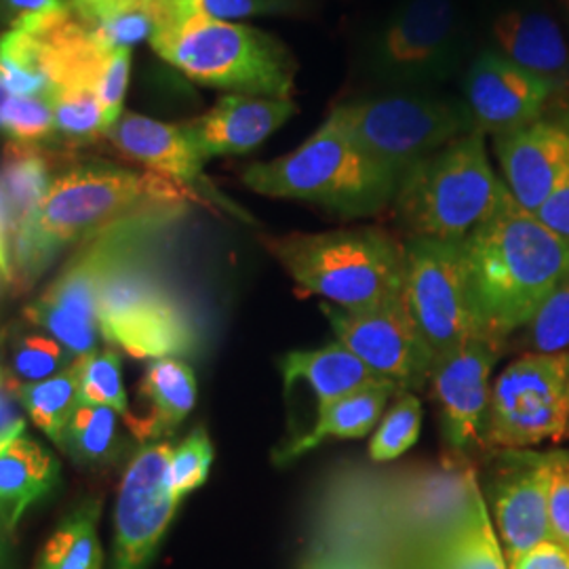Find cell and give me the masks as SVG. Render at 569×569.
<instances>
[{"label": "cell", "instance_id": "1", "mask_svg": "<svg viewBox=\"0 0 569 569\" xmlns=\"http://www.w3.org/2000/svg\"><path fill=\"white\" fill-rule=\"evenodd\" d=\"M197 201L180 183L152 171H131L106 161L70 164L53 178L32 220L11 239L13 287L28 291L72 243L138 211Z\"/></svg>", "mask_w": 569, "mask_h": 569}, {"label": "cell", "instance_id": "2", "mask_svg": "<svg viewBox=\"0 0 569 569\" xmlns=\"http://www.w3.org/2000/svg\"><path fill=\"white\" fill-rule=\"evenodd\" d=\"M465 243L481 323L502 345L526 329L569 272V241L507 194Z\"/></svg>", "mask_w": 569, "mask_h": 569}, {"label": "cell", "instance_id": "3", "mask_svg": "<svg viewBox=\"0 0 569 569\" xmlns=\"http://www.w3.org/2000/svg\"><path fill=\"white\" fill-rule=\"evenodd\" d=\"M266 249L306 296L366 310L406 300V243L382 228L266 237Z\"/></svg>", "mask_w": 569, "mask_h": 569}, {"label": "cell", "instance_id": "4", "mask_svg": "<svg viewBox=\"0 0 569 569\" xmlns=\"http://www.w3.org/2000/svg\"><path fill=\"white\" fill-rule=\"evenodd\" d=\"M186 204H161L122 218L82 241L41 296L23 310L28 323L47 331L74 359L98 350V298L103 281L122 264L154 251Z\"/></svg>", "mask_w": 569, "mask_h": 569}, {"label": "cell", "instance_id": "5", "mask_svg": "<svg viewBox=\"0 0 569 569\" xmlns=\"http://www.w3.org/2000/svg\"><path fill=\"white\" fill-rule=\"evenodd\" d=\"M241 182L272 199L319 204L342 218H369L395 201L401 178L367 157L327 117L293 152L249 164Z\"/></svg>", "mask_w": 569, "mask_h": 569}, {"label": "cell", "instance_id": "6", "mask_svg": "<svg viewBox=\"0 0 569 569\" xmlns=\"http://www.w3.org/2000/svg\"><path fill=\"white\" fill-rule=\"evenodd\" d=\"M159 58L197 84L260 98L291 100L298 61L291 49L264 30L188 16L154 30Z\"/></svg>", "mask_w": 569, "mask_h": 569}, {"label": "cell", "instance_id": "7", "mask_svg": "<svg viewBox=\"0 0 569 569\" xmlns=\"http://www.w3.org/2000/svg\"><path fill=\"white\" fill-rule=\"evenodd\" d=\"M486 138L472 131L407 169L392 204L409 239L465 241L509 194Z\"/></svg>", "mask_w": 569, "mask_h": 569}, {"label": "cell", "instance_id": "8", "mask_svg": "<svg viewBox=\"0 0 569 569\" xmlns=\"http://www.w3.org/2000/svg\"><path fill=\"white\" fill-rule=\"evenodd\" d=\"M329 119L367 157L403 178L409 167L449 142L479 131L465 102L443 100L430 91H397L338 103Z\"/></svg>", "mask_w": 569, "mask_h": 569}, {"label": "cell", "instance_id": "9", "mask_svg": "<svg viewBox=\"0 0 569 569\" xmlns=\"http://www.w3.org/2000/svg\"><path fill=\"white\" fill-rule=\"evenodd\" d=\"M462 49L458 0H401L367 44L366 68L382 89L430 91L456 72Z\"/></svg>", "mask_w": 569, "mask_h": 569}, {"label": "cell", "instance_id": "10", "mask_svg": "<svg viewBox=\"0 0 569 569\" xmlns=\"http://www.w3.org/2000/svg\"><path fill=\"white\" fill-rule=\"evenodd\" d=\"M150 256L117 268L100 289L98 321L103 340L136 359L186 357L199 331L182 300L150 264Z\"/></svg>", "mask_w": 569, "mask_h": 569}, {"label": "cell", "instance_id": "11", "mask_svg": "<svg viewBox=\"0 0 569 569\" xmlns=\"http://www.w3.org/2000/svg\"><path fill=\"white\" fill-rule=\"evenodd\" d=\"M569 350L528 352L491 385L483 446L529 449L568 439Z\"/></svg>", "mask_w": 569, "mask_h": 569}, {"label": "cell", "instance_id": "12", "mask_svg": "<svg viewBox=\"0 0 569 569\" xmlns=\"http://www.w3.org/2000/svg\"><path fill=\"white\" fill-rule=\"evenodd\" d=\"M406 305L435 359L470 338L488 336L470 289L462 241L407 239Z\"/></svg>", "mask_w": 569, "mask_h": 569}, {"label": "cell", "instance_id": "13", "mask_svg": "<svg viewBox=\"0 0 569 569\" xmlns=\"http://www.w3.org/2000/svg\"><path fill=\"white\" fill-rule=\"evenodd\" d=\"M321 312L336 333V342L401 392L430 385L437 359L411 319L406 300L366 310L323 305Z\"/></svg>", "mask_w": 569, "mask_h": 569}, {"label": "cell", "instance_id": "14", "mask_svg": "<svg viewBox=\"0 0 569 569\" xmlns=\"http://www.w3.org/2000/svg\"><path fill=\"white\" fill-rule=\"evenodd\" d=\"M171 451L167 441H152L131 456L114 509L110 569H148L171 526L180 507L169 481Z\"/></svg>", "mask_w": 569, "mask_h": 569}, {"label": "cell", "instance_id": "15", "mask_svg": "<svg viewBox=\"0 0 569 569\" xmlns=\"http://www.w3.org/2000/svg\"><path fill=\"white\" fill-rule=\"evenodd\" d=\"M475 468L465 456L409 470L390 491V531L403 552L422 550L453 528L467 512L475 489Z\"/></svg>", "mask_w": 569, "mask_h": 569}, {"label": "cell", "instance_id": "16", "mask_svg": "<svg viewBox=\"0 0 569 569\" xmlns=\"http://www.w3.org/2000/svg\"><path fill=\"white\" fill-rule=\"evenodd\" d=\"M498 352L496 340L477 336L439 357L432 369L430 387L441 409L443 439L458 456L483 446L491 371Z\"/></svg>", "mask_w": 569, "mask_h": 569}, {"label": "cell", "instance_id": "17", "mask_svg": "<svg viewBox=\"0 0 569 569\" xmlns=\"http://www.w3.org/2000/svg\"><path fill=\"white\" fill-rule=\"evenodd\" d=\"M557 458L559 451L502 449L500 453L491 507L509 566L529 549L552 540L549 498Z\"/></svg>", "mask_w": 569, "mask_h": 569}, {"label": "cell", "instance_id": "18", "mask_svg": "<svg viewBox=\"0 0 569 569\" xmlns=\"http://www.w3.org/2000/svg\"><path fill=\"white\" fill-rule=\"evenodd\" d=\"M462 89L475 127L491 138L540 119L559 91L555 82L491 49L470 61Z\"/></svg>", "mask_w": 569, "mask_h": 569}, {"label": "cell", "instance_id": "19", "mask_svg": "<svg viewBox=\"0 0 569 569\" xmlns=\"http://www.w3.org/2000/svg\"><path fill=\"white\" fill-rule=\"evenodd\" d=\"M103 138L121 157L142 164L146 171L159 173L171 182L180 183L197 197V201L216 204L244 222H251V218L243 209L230 203L224 194L207 180L203 173L204 161L197 152L194 143L190 142L183 122L171 124L154 121L136 112H124L121 119L106 131Z\"/></svg>", "mask_w": 569, "mask_h": 569}, {"label": "cell", "instance_id": "20", "mask_svg": "<svg viewBox=\"0 0 569 569\" xmlns=\"http://www.w3.org/2000/svg\"><path fill=\"white\" fill-rule=\"evenodd\" d=\"M493 152L512 199L538 213L569 176V114H542L493 136Z\"/></svg>", "mask_w": 569, "mask_h": 569}, {"label": "cell", "instance_id": "21", "mask_svg": "<svg viewBox=\"0 0 569 569\" xmlns=\"http://www.w3.org/2000/svg\"><path fill=\"white\" fill-rule=\"evenodd\" d=\"M296 112L293 100L228 93L201 117L183 122V129L207 163L256 150Z\"/></svg>", "mask_w": 569, "mask_h": 569}, {"label": "cell", "instance_id": "22", "mask_svg": "<svg viewBox=\"0 0 569 569\" xmlns=\"http://www.w3.org/2000/svg\"><path fill=\"white\" fill-rule=\"evenodd\" d=\"M279 369L284 392L302 385L310 390L315 401V420L333 403L367 388H397L369 369L340 342L310 350H291L279 361Z\"/></svg>", "mask_w": 569, "mask_h": 569}, {"label": "cell", "instance_id": "23", "mask_svg": "<svg viewBox=\"0 0 569 569\" xmlns=\"http://www.w3.org/2000/svg\"><path fill=\"white\" fill-rule=\"evenodd\" d=\"M491 51L555 82L569 81V42L549 13L510 9L491 21Z\"/></svg>", "mask_w": 569, "mask_h": 569}, {"label": "cell", "instance_id": "24", "mask_svg": "<svg viewBox=\"0 0 569 569\" xmlns=\"http://www.w3.org/2000/svg\"><path fill=\"white\" fill-rule=\"evenodd\" d=\"M60 481L58 458L28 435L0 439V526L13 538L23 512Z\"/></svg>", "mask_w": 569, "mask_h": 569}, {"label": "cell", "instance_id": "25", "mask_svg": "<svg viewBox=\"0 0 569 569\" xmlns=\"http://www.w3.org/2000/svg\"><path fill=\"white\" fill-rule=\"evenodd\" d=\"M140 399L143 416L131 413L124 422L138 441H167L197 406V378L182 359H154L146 367Z\"/></svg>", "mask_w": 569, "mask_h": 569}, {"label": "cell", "instance_id": "26", "mask_svg": "<svg viewBox=\"0 0 569 569\" xmlns=\"http://www.w3.org/2000/svg\"><path fill=\"white\" fill-rule=\"evenodd\" d=\"M401 395L397 388H367L333 403L305 432L293 435L274 451V465L284 467L300 460L308 451L321 448L329 439H361L380 425L390 397Z\"/></svg>", "mask_w": 569, "mask_h": 569}, {"label": "cell", "instance_id": "27", "mask_svg": "<svg viewBox=\"0 0 569 569\" xmlns=\"http://www.w3.org/2000/svg\"><path fill=\"white\" fill-rule=\"evenodd\" d=\"M416 552H422L435 569H509L481 488L475 489L470 507L453 528Z\"/></svg>", "mask_w": 569, "mask_h": 569}, {"label": "cell", "instance_id": "28", "mask_svg": "<svg viewBox=\"0 0 569 569\" xmlns=\"http://www.w3.org/2000/svg\"><path fill=\"white\" fill-rule=\"evenodd\" d=\"M51 178V150L34 143L9 142L0 163V203L11 239L32 220Z\"/></svg>", "mask_w": 569, "mask_h": 569}, {"label": "cell", "instance_id": "29", "mask_svg": "<svg viewBox=\"0 0 569 569\" xmlns=\"http://www.w3.org/2000/svg\"><path fill=\"white\" fill-rule=\"evenodd\" d=\"M93 39L106 49H131L157 30L154 0H66Z\"/></svg>", "mask_w": 569, "mask_h": 569}, {"label": "cell", "instance_id": "30", "mask_svg": "<svg viewBox=\"0 0 569 569\" xmlns=\"http://www.w3.org/2000/svg\"><path fill=\"white\" fill-rule=\"evenodd\" d=\"M102 512L100 498H87L60 523L44 542L34 569H103V550L98 536Z\"/></svg>", "mask_w": 569, "mask_h": 569}, {"label": "cell", "instance_id": "31", "mask_svg": "<svg viewBox=\"0 0 569 569\" xmlns=\"http://www.w3.org/2000/svg\"><path fill=\"white\" fill-rule=\"evenodd\" d=\"M60 449L79 467L114 465L124 451L117 411L81 399L63 430Z\"/></svg>", "mask_w": 569, "mask_h": 569}, {"label": "cell", "instance_id": "32", "mask_svg": "<svg viewBox=\"0 0 569 569\" xmlns=\"http://www.w3.org/2000/svg\"><path fill=\"white\" fill-rule=\"evenodd\" d=\"M16 397L32 422L60 448L63 430L82 399L77 359L53 378L32 385H16Z\"/></svg>", "mask_w": 569, "mask_h": 569}, {"label": "cell", "instance_id": "33", "mask_svg": "<svg viewBox=\"0 0 569 569\" xmlns=\"http://www.w3.org/2000/svg\"><path fill=\"white\" fill-rule=\"evenodd\" d=\"M53 108V140L66 150L96 143L106 133L102 106L96 89L74 87L51 91Z\"/></svg>", "mask_w": 569, "mask_h": 569}, {"label": "cell", "instance_id": "34", "mask_svg": "<svg viewBox=\"0 0 569 569\" xmlns=\"http://www.w3.org/2000/svg\"><path fill=\"white\" fill-rule=\"evenodd\" d=\"M0 81L16 96L49 98L51 93L37 42L20 28H9L0 34Z\"/></svg>", "mask_w": 569, "mask_h": 569}, {"label": "cell", "instance_id": "35", "mask_svg": "<svg viewBox=\"0 0 569 569\" xmlns=\"http://www.w3.org/2000/svg\"><path fill=\"white\" fill-rule=\"evenodd\" d=\"M72 366L70 352L51 336L18 331L9 342V378L16 385H32L58 376Z\"/></svg>", "mask_w": 569, "mask_h": 569}, {"label": "cell", "instance_id": "36", "mask_svg": "<svg viewBox=\"0 0 569 569\" xmlns=\"http://www.w3.org/2000/svg\"><path fill=\"white\" fill-rule=\"evenodd\" d=\"M422 427V403L413 392H401L385 413L369 441L373 462H392L416 446Z\"/></svg>", "mask_w": 569, "mask_h": 569}, {"label": "cell", "instance_id": "37", "mask_svg": "<svg viewBox=\"0 0 569 569\" xmlns=\"http://www.w3.org/2000/svg\"><path fill=\"white\" fill-rule=\"evenodd\" d=\"M81 373L82 399L89 403L110 407L127 420L131 416L122 385L121 357L112 346L98 348L77 359Z\"/></svg>", "mask_w": 569, "mask_h": 569}, {"label": "cell", "instance_id": "38", "mask_svg": "<svg viewBox=\"0 0 569 569\" xmlns=\"http://www.w3.org/2000/svg\"><path fill=\"white\" fill-rule=\"evenodd\" d=\"M0 131L7 133L9 142L44 146L49 140H53V108L49 98H9L0 114Z\"/></svg>", "mask_w": 569, "mask_h": 569}, {"label": "cell", "instance_id": "39", "mask_svg": "<svg viewBox=\"0 0 569 569\" xmlns=\"http://www.w3.org/2000/svg\"><path fill=\"white\" fill-rule=\"evenodd\" d=\"M526 329L529 352L550 355L569 350V272Z\"/></svg>", "mask_w": 569, "mask_h": 569}, {"label": "cell", "instance_id": "40", "mask_svg": "<svg viewBox=\"0 0 569 569\" xmlns=\"http://www.w3.org/2000/svg\"><path fill=\"white\" fill-rule=\"evenodd\" d=\"M213 465V446L207 428L197 427L171 451L169 481L176 498L182 502L188 493L201 488Z\"/></svg>", "mask_w": 569, "mask_h": 569}, {"label": "cell", "instance_id": "41", "mask_svg": "<svg viewBox=\"0 0 569 569\" xmlns=\"http://www.w3.org/2000/svg\"><path fill=\"white\" fill-rule=\"evenodd\" d=\"M197 16L209 20L234 21L266 16H296L306 9V0H190Z\"/></svg>", "mask_w": 569, "mask_h": 569}, {"label": "cell", "instance_id": "42", "mask_svg": "<svg viewBox=\"0 0 569 569\" xmlns=\"http://www.w3.org/2000/svg\"><path fill=\"white\" fill-rule=\"evenodd\" d=\"M129 66H131V51L129 49L112 51L110 60L106 63L102 79L98 82L96 93H98V100L102 106L106 131L122 117V102H124L127 82H129Z\"/></svg>", "mask_w": 569, "mask_h": 569}, {"label": "cell", "instance_id": "43", "mask_svg": "<svg viewBox=\"0 0 569 569\" xmlns=\"http://www.w3.org/2000/svg\"><path fill=\"white\" fill-rule=\"evenodd\" d=\"M549 521L552 542L569 552V451H559L550 483Z\"/></svg>", "mask_w": 569, "mask_h": 569}, {"label": "cell", "instance_id": "44", "mask_svg": "<svg viewBox=\"0 0 569 569\" xmlns=\"http://www.w3.org/2000/svg\"><path fill=\"white\" fill-rule=\"evenodd\" d=\"M66 7L63 0H0V23L7 28L56 13Z\"/></svg>", "mask_w": 569, "mask_h": 569}, {"label": "cell", "instance_id": "45", "mask_svg": "<svg viewBox=\"0 0 569 569\" xmlns=\"http://www.w3.org/2000/svg\"><path fill=\"white\" fill-rule=\"evenodd\" d=\"M20 406L13 380L0 369V439L23 432L26 420Z\"/></svg>", "mask_w": 569, "mask_h": 569}, {"label": "cell", "instance_id": "46", "mask_svg": "<svg viewBox=\"0 0 569 569\" xmlns=\"http://www.w3.org/2000/svg\"><path fill=\"white\" fill-rule=\"evenodd\" d=\"M510 569H569V552L557 542H542L510 563Z\"/></svg>", "mask_w": 569, "mask_h": 569}, {"label": "cell", "instance_id": "47", "mask_svg": "<svg viewBox=\"0 0 569 569\" xmlns=\"http://www.w3.org/2000/svg\"><path fill=\"white\" fill-rule=\"evenodd\" d=\"M536 216L540 218V222L549 226L550 230H555L569 241V176L552 192L549 201L538 209Z\"/></svg>", "mask_w": 569, "mask_h": 569}, {"label": "cell", "instance_id": "48", "mask_svg": "<svg viewBox=\"0 0 569 569\" xmlns=\"http://www.w3.org/2000/svg\"><path fill=\"white\" fill-rule=\"evenodd\" d=\"M305 569H387V566L378 563L371 557L359 555H340V552H319L310 557L305 563Z\"/></svg>", "mask_w": 569, "mask_h": 569}, {"label": "cell", "instance_id": "49", "mask_svg": "<svg viewBox=\"0 0 569 569\" xmlns=\"http://www.w3.org/2000/svg\"><path fill=\"white\" fill-rule=\"evenodd\" d=\"M0 284H13V266H11V243L4 224V213L0 203Z\"/></svg>", "mask_w": 569, "mask_h": 569}, {"label": "cell", "instance_id": "50", "mask_svg": "<svg viewBox=\"0 0 569 569\" xmlns=\"http://www.w3.org/2000/svg\"><path fill=\"white\" fill-rule=\"evenodd\" d=\"M387 569H435L422 552H403V559H399L392 568Z\"/></svg>", "mask_w": 569, "mask_h": 569}, {"label": "cell", "instance_id": "51", "mask_svg": "<svg viewBox=\"0 0 569 569\" xmlns=\"http://www.w3.org/2000/svg\"><path fill=\"white\" fill-rule=\"evenodd\" d=\"M9 540H11V536L7 533V529L0 526V569H11V563H9Z\"/></svg>", "mask_w": 569, "mask_h": 569}, {"label": "cell", "instance_id": "52", "mask_svg": "<svg viewBox=\"0 0 569 569\" xmlns=\"http://www.w3.org/2000/svg\"><path fill=\"white\" fill-rule=\"evenodd\" d=\"M7 100H9V91H7V87L0 81V114H2V108H4Z\"/></svg>", "mask_w": 569, "mask_h": 569}, {"label": "cell", "instance_id": "53", "mask_svg": "<svg viewBox=\"0 0 569 569\" xmlns=\"http://www.w3.org/2000/svg\"><path fill=\"white\" fill-rule=\"evenodd\" d=\"M561 2H563V9H566V11H568V16H569V0H561Z\"/></svg>", "mask_w": 569, "mask_h": 569}, {"label": "cell", "instance_id": "54", "mask_svg": "<svg viewBox=\"0 0 569 569\" xmlns=\"http://www.w3.org/2000/svg\"><path fill=\"white\" fill-rule=\"evenodd\" d=\"M568 439H569V430H568Z\"/></svg>", "mask_w": 569, "mask_h": 569}]
</instances>
